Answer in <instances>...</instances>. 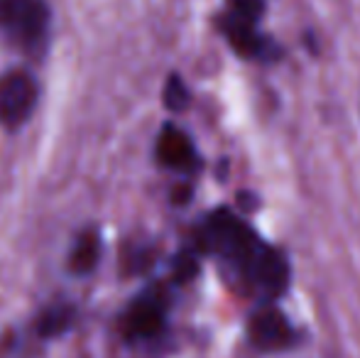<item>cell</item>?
I'll list each match as a JSON object with an SVG mask.
<instances>
[{"mask_svg": "<svg viewBox=\"0 0 360 358\" xmlns=\"http://www.w3.org/2000/svg\"><path fill=\"white\" fill-rule=\"evenodd\" d=\"M204 250L216 255L231 272H236L250 290L265 297H280L289 285V265L280 250L267 245L250 226L236 214L218 209L199 229Z\"/></svg>", "mask_w": 360, "mask_h": 358, "instance_id": "obj_1", "label": "cell"}, {"mask_svg": "<svg viewBox=\"0 0 360 358\" xmlns=\"http://www.w3.org/2000/svg\"><path fill=\"white\" fill-rule=\"evenodd\" d=\"M49 32L44 0H0V34L25 52L39 54Z\"/></svg>", "mask_w": 360, "mask_h": 358, "instance_id": "obj_2", "label": "cell"}, {"mask_svg": "<svg viewBox=\"0 0 360 358\" xmlns=\"http://www.w3.org/2000/svg\"><path fill=\"white\" fill-rule=\"evenodd\" d=\"M39 101V87L25 69H10L0 77V125L15 130L27 123Z\"/></svg>", "mask_w": 360, "mask_h": 358, "instance_id": "obj_3", "label": "cell"}, {"mask_svg": "<svg viewBox=\"0 0 360 358\" xmlns=\"http://www.w3.org/2000/svg\"><path fill=\"white\" fill-rule=\"evenodd\" d=\"M167 295L162 290H147L123 314V334L128 339H152L165 329Z\"/></svg>", "mask_w": 360, "mask_h": 358, "instance_id": "obj_4", "label": "cell"}, {"mask_svg": "<svg viewBox=\"0 0 360 358\" xmlns=\"http://www.w3.org/2000/svg\"><path fill=\"white\" fill-rule=\"evenodd\" d=\"M250 341L260 351H285L297 344V331L275 307H262L250 319Z\"/></svg>", "mask_w": 360, "mask_h": 358, "instance_id": "obj_5", "label": "cell"}, {"mask_svg": "<svg viewBox=\"0 0 360 358\" xmlns=\"http://www.w3.org/2000/svg\"><path fill=\"white\" fill-rule=\"evenodd\" d=\"M157 162L176 172H194L199 167V155L184 130L167 123L157 138Z\"/></svg>", "mask_w": 360, "mask_h": 358, "instance_id": "obj_6", "label": "cell"}, {"mask_svg": "<svg viewBox=\"0 0 360 358\" xmlns=\"http://www.w3.org/2000/svg\"><path fill=\"white\" fill-rule=\"evenodd\" d=\"M265 13V0H228V10L221 15V27H257V20Z\"/></svg>", "mask_w": 360, "mask_h": 358, "instance_id": "obj_7", "label": "cell"}, {"mask_svg": "<svg viewBox=\"0 0 360 358\" xmlns=\"http://www.w3.org/2000/svg\"><path fill=\"white\" fill-rule=\"evenodd\" d=\"M98 255H101L98 236L84 234V236H79V241H76V245L72 250V258H69V268H72L76 275H86V272H91L96 268Z\"/></svg>", "mask_w": 360, "mask_h": 358, "instance_id": "obj_8", "label": "cell"}, {"mask_svg": "<svg viewBox=\"0 0 360 358\" xmlns=\"http://www.w3.org/2000/svg\"><path fill=\"white\" fill-rule=\"evenodd\" d=\"M74 312L69 307H54V309H47L39 319V334L42 336H57L72 324Z\"/></svg>", "mask_w": 360, "mask_h": 358, "instance_id": "obj_9", "label": "cell"}, {"mask_svg": "<svg viewBox=\"0 0 360 358\" xmlns=\"http://www.w3.org/2000/svg\"><path fill=\"white\" fill-rule=\"evenodd\" d=\"M186 103H189V89L184 87V82L176 74H172L165 87V106L169 110H184Z\"/></svg>", "mask_w": 360, "mask_h": 358, "instance_id": "obj_10", "label": "cell"}, {"mask_svg": "<svg viewBox=\"0 0 360 358\" xmlns=\"http://www.w3.org/2000/svg\"><path fill=\"white\" fill-rule=\"evenodd\" d=\"M176 280L179 282H184V280H189V277H194V272H196V260L191 258V255H181L179 260H176Z\"/></svg>", "mask_w": 360, "mask_h": 358, "instance_id": "obj_11", "label": "cell"}]
</instances>
